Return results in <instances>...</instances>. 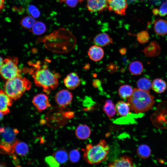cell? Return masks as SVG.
<instances>
[{"instance_id": "cell-12", "label": "cell", "mask_w": 167, "mask_h": 167, "mask_svg": "<svg viewBox=\"0 0 167 167\" xmlns=\"http://www.w3.org/2000/svg\"><path fill=\"white\" fill-rule=\"evenodd\" d=\"M13 103V100L9 97L4 91L0 89V111L4 115L10 112L9 107Z\"/></svg>"}, {"instance_id": "cell-7", "label": "cell", "mask_w": 167, "mask_h": 167, "mask_svg": "<svg viewBox=\"0 0 167 167\" xmlns=\"http://www.w3.org/2000/svg\"><path fill=\"white\" fill-rule=\"evenodd\" d=\"M108 9L117 14L123 15L126 14L127 7L126 0H108Z\"/></svg>"}, {"instance_id": "cell-30", "label": "cell", "mask_w": 167, "mask_h": 167, "mask_svg": "<svg viewBox=\"0 0 167 167\" xmlns=\"http://www.w3.org/2000/svg\"><path fill=\"white\" fill-rule=\"evenodd\" d=\"M137 41L141 44H144L148 41L149 35L147 31H143L135 35Z\"/></svg>"}, {"instance_id": "cell-25", "label": "cell", "mask_w": 167, "mask_h": 167, "mask_svg": "<svg viewBox=\"0 0 167 167\" xmlns=\"http://www.w3.org/2000/svg\"><path fill=\"white\" fill-rule=\"evenodd\" d=\"M137 153L140 158L145 159L150 156L151 154V150L147 145L144 144H141L138 147Z\"/></svg>"}, {"instance_id": "cell-42", "label": "cell", "mask_w": 167, "mask_h": 167, "mask_svg": "<svg viewBox=\"0 0 167 167\" xmlns=\"http://www.w3.org/2000/svg\"><path fill=\"white\" fill-rule=\"evenodd\" d=\"M3 115V113L0 111V120L2 119Z\"/></svg>"}, {"instance_id": "cell-38", "label": "cell", "mask_w": 167, "mask_h": 167, "mask_svg": "<svg viewBox=\"0 0 167 167\" xmlns=\"http://www.w3.org/2000/svg\"><path fill=\"white\" fill-rule=\"evenodd\" d=\"M5 0H0V11L2 10L4 7Z\"/></svg>"}, {"instance_id": "cell-34", "label": "cell", "mask_w": 167, "mask_h": 167, "mask_svg": "<svg viewBox=\"0 0 167 167\" xmlns=\"http://www.w3.org/2000/svg\"><path fill=\"white\" fill-rule=\"evenodd\" d=\"M158 15L161 16L167 15V0L164 2L158 9Z\"/></svg>"}, {"instance_id": "cell-32", "label": "cell", "mask_w": 167, "mask_h": 167, "mask_svg": "<svg viewBox=\"0 0 167 167\" xmlns=\"http://www.w3.org/2000/svg\"><path fill=\"white\" fill-rule=\"evenodd\" d=\"M69 156L70 160L72 162H76L80 159V154L79 152L77 149H73L70 151Z\"/></svg>"}, {"instance_id": "cell-10", "label": "cell", "mask_w": 167, "mask_h": 167, "mask_svg": "<svg viewBox=\"0 0 167 167\" xmlns=\"http://www.w3.org/2000/svg\"><path fill=\"white\" fill-rule=\"evenodd\" d=\"M87 7L92 12H100L108 8V0H87Z\"/></svg>"}, {"instance_id": "cell-45", "label": "cell", "mask_w": 167, "mask_h": 167, "mask_svg": "<svg viewBox=\"0 0 167 167\" xmlns=\"http://www.w3.org/2000/svg\"></svg>"}, {"instance_id": "cell-35", "label": "cell", "mask_w": 167, "mask_h": 167, "mask_svg": "<svg viewBox=\"0 0 167 167\" xmlns=\"http://www.w3.org/2000/svg\"><path fill=\"white\" fill-rule=\"evenodd\" d=\"M78 0H58L61 2H64L66 5L70 7H75L77 4Z\"/></svg>"}, {"instance_id": "cell-29", "label": "cell", "mask_w": 167, "mask_h": 167, "mask_svg": "<svg viewBox=\"0 0 167 167\" xmlns=\"http://www.w3.org/2000/svg\"><path fill=\"white\" fill-rule=\"evenodd\" d=\"M36 22L34 18L30 16L24 17L21 20V24L23 28L25 29H30L32 27Z\"/></svg>"}, {"instance_id": "cell-43", "label": "cell", "mask_w": 167, "mask_h": 167, "mask_svg": "<svg viewBox=\"0 0 167 167\" xmlns=\"http://www.w3.org/2000/svg\"><path fill=\"white\" fill-rule=\"evenodd\" d=\"M0 167H5V166L2 164L0 163Z\"/></svg>"}, {"instance_id": "cell-37", "label": "cell", "mask_w": 167, "mask_h": 167, "mask_svg": "<svg viewBox=\"0 0 167 167\" xmlns=\"http://www.w3.org/2000/svg\"><path fill=\"white\" fill-rule=\"evenodd\" d=\"M101 84V82L99 79H95L93 81L92 85L95 87L97 88L100 86Z\"/></svg>"}, {"instance_id": "cell-41", "label": "cell", "mask_w": 167, "mask_h": 167, "mask_svg": "<svg viewBox=\"0 0 167 167\" xmlns=\"http://www.w3.org/2000/svg\"><path fill=\"white\" fill-rule=\"evenodd\" d=\"M3 60L2 58L0 57V68L2 66V65L3 64Z\"/></svg>"}, {"instance_id": "cell-40", "label": "cell", "mask_w": 167, "mask_h": 167, "mask_svg": "<svg viewBox=\"0 0 167 167\" xmlns=\"http://www.w3.org/2000/svg\"><path fill=\"white\" fill-rule=\"evenodd\" d=\"M153 13L155 15H158V9L156 8H154L152 10Z\"/></svg>"}, {"instance_id": "cell-26", "label": "cell", "mask_w": 167, "mask_h": 167, "mask_svg": "<svg viewBox=\"0 0 167 167\" xmlns=\"http://www.w3.org/2000/svg\"><path fill=\"white\" fill-rule=\"evenodd\" d=\"M54 157L59 163L62 164L67 161L68 156L65 150L60 149L54 153Z\"/></svg>"}, {"instance_id": "cell-11", "label": "cell", "mask_w": 167, "mask_h": 167, "mask_svg": "<svg viewBox=\"0 0 167 167\" xmlns=\"http://www.w3.org/2000/svg\"><path fill=\"white\" fill-rule=\"evenodd\" d=\"M63 81L65 85L68 89L73 90L79 86L81 80L76 72H72L66 75Z\"/></svg>"}, {"instance_id": "cell-9", "label": "cell", "mask_w": 167, "mask_h": 167, "mask_svg": "<svg viewBox=\"0 0 167 167\" xmlns=\"http://www.w3.org/2000/svg\"><path fill=\"white\" fill-rule=\"evenodd\" d=\"M32 102L36 109L40 112L51 106L48 96L43 93L36 95L32 99Z\"/></svg>"}, {"instance_id": "cell-1", "label": "cell", "mask_w": 167, "mask_h": 167, "mask_svg": "<svg viewBox=\"0 0 167 167\" xmlns=\"http://www.w3.org/2000/svg\"><path fill=\"white\" fill-rule=\"evenodd\" d=\"M28 64L31 67L25 68L23 71L31 75L37 86L41 87L48 94L57 87L60 76L59 74L51 71L47 65L39 61L29 62Z\"/></svg>"}, {"instance_id": "cell-28", "label": "cell", "mask_w": 167, "mask_h": 167, "mask_svg": "<svg viewBox=\"0 0 167 167\" xmlns=\"http://www.w3.org/2000/svg\"><path fill=\"white\" fill-rule=\"evenodd\" d=\"M32 33L36 35H40L43 34L46 30L45 24L43 22H36L32 28Z\"/></svg>"}, {"instance_id": "cell-44", "label": "cell", "mask_w": 167, "mask_h": 167, "mask_svg": "<svg viewBox=\"0 0 167 167\" xmlns=\"http://www.w3.org/2000/svg\"><path fill=\"white\" fill-rule=\"evenodd\" d=\"M80 2H81L82 1H83L84 0H78Z\"/></svg>"}, {"instance_id": "cell-5", "label": "cell", "mask_w": 167, "mask_h": 167, "mask_svg": "<svg viewBox=\"0 0 167 167\" xmlns=\"http://www.w3.org/2000/svg\"><path fill=\"white\" fill-rule=\"evenodd\" d=\"M19 133L16 129L9 127L0 129L1 139L0 140V150L4 153L11 154L14 152V143L17 140L16 136Z\"/></svg>"}, {"instance_id": "cell-17", "label": "cell", "mask_w": 167, "mask_h": 167, "mask_svg": "<svg viewBox=\"0 0 167 167\" xmlns=\"http://www.w3.org/2000/svg\"><path fill=\"white\" fill-rule=\"evenodd\" d=\"M91 134L90 127L85 124H81L78 126L75 131L76 137L81 139H85L88 138Z\"/></svg>"}, {"instance_id": "cell-15", "label": "cell", "mask_w": 167, "mask_h": 167, "mask_svg": "<svg viewBox=\"0 0 167 167\" xmlns=\"http://www.w3.org/2000/svg\"><path fill=\"white\" fill-rule=\"evenodd\" d=\"M95 45L100 46H105L113 43V39L106 33H101L96 35L93 40Z\"/></svg>"}, {"instance_id": "cell-14", "label": "cell", "mask_w": 167, "mask_h": 167, "mask_svg": "<svg viewBox=\"0 0 167 167\" xmlns=\"http://www.w3.org/2000/svg\"><path fill=\"white\" fill-rule=\"evenodd\" d=\"M88 53L90 58L95 62L101 60L104 55L103 49L100 46L96 45L91 46L89 48Z\"/></svg>"}, {"instance_id": "cell-27", "label": "cell", "mask_w": 167, "mask_h": 167, "mask_svg": "<svg viewBox=\"0 0 167 167\" xmlns=\"http://www.w3.org/2000/svg\"><path fill=\"white\" fill-rule=\"evenodd\" d=\"M152 83L151 81L146 78H142L137 81V85L138 89L149 91L152 88Z\"/></svg>"}, {"instance_id": "cell-18", "label": "cell", "mask_w": 167, "mask_h": 167, "mask_svg": "<svg viewBox=\"0 0 167 167\" xmlns=\"http://www.w3.org/2000/svg\"><path fill=\"white\" fill-rule=\"evenodd\" d=\"M152 88L156 93H162L167 89V84L165 81L162 79H155L152 83Z\"/></svg>"}, {"instance_id": "cell-21", "label": "cell", "mask_w": 167, "mask_h": 167, "mask_svg": "<svg viewBox=\"0 0 167 167\" xmlns=\"http://www.w3.org/2000/svg\"><path fill=\"white\" fill-rule=\"evenodd\" d=\"M116 111L121 116H126L130 112V108L128 104L123 101H119L116 104Z\"/></svg>"}, {"instance_id": "cell-22", "label": "cell", "mask_w": 167, "mask_h": 167, "mask_svg": "<svg viewBox=\"0 0 167 167\" xmlns=\"http://www.w3.org/2000/svg\"><path fill=\"white\" fill-rule=\"evenodd\" d=\"M143 66L142 63L139 61H135L131 62L129 65V70L133 75H140L143 71Z\"/></svg>"}, {"instance_id": "cell-39", "label": "cell", "mask_w": 167, "mask_h": 167, "mask_svg": "<svg viewBox=\"0 0 167 167\" xmlns=\"http://www.w3.org/2000/svg\"><path fill=\"white\" fill-rule=\"evenodd\" d=\"M126 52V49L125 48H123L119 50L120 53L122 55L125 54Z\"/></svg>"}, {"instance_id": "cell-23", "label": "cell", "mask_w": 167, "mask_h": 167, "mask_svg": "<svg viewBox=\"0 0 167 167\" xmlns=\"http://www.w3.org/2000/svg\"><path fill=\"white\" fill-rule=\"evenodd\" d=\"M133 89L130 85H123L118 89V92L120 97L123 99L128 98L132 95Z\"/></svg>"}, {"instance_id": "cell-6", "label": "cell", "mask_w": 167, "mask_h": 167, "mask_svg": "<svg viewBox=\"0 0 167 167\" xmlns=\"http://www.w3.org/2000/svg\"><path fill=\"white\" fill-rule=\"evenodd\" d=\"M18 62L16 57H9L3 60L0 68V75L3 79L7 80L22 77L21 71L17 66Z\"/></svg>"}, {"instance_id": "cell-8", "label": "cell", "mask_w": 167, "mask_h": 167, "mask_svg": "<svg viewBox=\"0 0 167 167\" xmlns=\"http://www.w3.org/2000/svg\"><path fill=\"white\" fill-rule=\"evenodd\" d=\"M55 99L59 106L64 107L71 103L73 99V95L71 92L68 90L62 89L56 94Z\"/></svg>"}, {"instance_id": "cell-36", "label": "cell", "mask_w": 167, "mask_h": 167, "mask_svg": "<svg viewBox=\"0 0 167 167\" xmlns=\"http://www.w3.org/2000/svg\"><path fill=\"white\" fill-rule=\"evenodd\" d=\"M107 70L110 73H113L117 70V66L113 63H110L106 67Z\"/></svg>"}, {"instance_id": "cell-31", "label": "cell", "mask_w": 167, "mask_h": 167, "mask_svg": "<svg viewBox=\"0 0 167 167\" xmlns=\"http://www.w3.org/2000/svg\"><path fill=\"white\" fill-rule=\"evenodd\" d=\"M27 11L29 14L34 18H37L40 15V12L39 10L33 5H30L27 8Z\"/></svg>"}, {"instance_id": "cell-3", "label": "cell", "mask_w": 167, "mask_h": 167, "mask_svg": "<svg viewBox=\"0 0 167 167\" xmlns=\"http://www.w3.org/2000/svg\"><path fill=\"white\" fill-rule=\"evenodd\" d=\"M82 150L85 161L89 164L94 165L107 160L110 148L105 141L102 139L96 144H87Z\"/></svg>"}, {"instance_id": "cell-13", "label": "cell", "mask_w": 167, "mask_h": 167, "mask_svg": "<svg viewBox=\"0 0 167 167\" xmlns=\"http://www.w3.org/2000/svg\"><path fill=\"white\" fill-rule=\"evenodd\" d=\"M108 167H135L132 159L127 156H123L110 163Z\"/></svg>"}, {"instance_id": "cell-2", "label": "cell", "mask_w": 167, "mask_h": 167, "mask_svg": "<svg viewBox=\"0 0 167 167\" xmlns=\"http://www.w3.org/2000/svg\"><path fill=\"white\" fill-rule=\"evenodd\" d=\"M154 99L149 91L135 88L128 98L127 103L131 110L139 113L151 109L155 103Z\"/></svg>"}, {"instance_id": "cell-19", "label": "cell", "mask_w": 167, "mask_h": 167, "mask_svg": "<svg viewBox=\"0 0 167 167\" xmlns=\"http://www.w3.org/2000/svg\"><path fill=\"white\" fill-rule=\"evenodd\" d=\"M154 29L155 32L160 36L167 34V21L163 19H159L155 23Z\"/></svg>"}, {"instance_id": "cell-24", "label": "cell", "mask_w": 167, "mask_h": 167, "mask_svg": "<svg viewBox=\"0 0 167 167\" xmlns=\"http://www.w3.org/2000/svg\"><path fill=\"white\" fill-rule=\"evenodd\" d=\"M103 109L105 113L109 118L113 116L116 112L114 104L110 100L105 101Z\"/></svg>"}, {"instance_id": "cell-20", "label": "cell", "mask_w": 167, "mask_h": 167, "mask_svg": "<svg viewBox=\"0 0 167 167\" xmlns=\"http://www.w3.org/2000/svg\"><path fill=\"white\" fill-rule=\"evenodd\" d=\"M14 150L18 155L24 156L28 153L29 147L25 142L17 140L14 144Z\"/></svg>"}, {"instance_id": "cell-16", "label": "cell", "mask_w": 167, "mask_h": 167, "mask_svg": "<svg viewBox=\"0 0 167 167\" xmlns=\"http://www.w3.org/2000/svg\"><path fill=\"white\" fill-rule=\"evenodd\" d=\"M147 57L156 56L160 52V48L158 43L155 41L151 42L149 45L142 51Z\"/></svg>"}, {"instance_id": "cell-33", "label": "cell", "mask_w": 167, "mask_h": 167, "mask_svg": "<svg viewBox=\"0 0 167 167\" xmlns=\"http://www.w3.org/2000/svg\"><path fill=\"white\" fill-rule=\"evenodd\" d=\"M45 161L49 167H59V163L53 156H49L45 159Z\"/></svg>"}, {"instance_id": "cell-4", "label": "cell", "mask_w": 167, "mask_h": 167, "mask_svg": "<svg viewBox=\"0 0 167 167\" xmlns=\"http://www.w3.org/2000/svg\"><path fill=\"white\" fill-rule=\"evenodd\" d=\"M30 81L26 78L17 77L6 80L4 91L13 100H16L22 96L31 87Z\"/></svg>"}]
</instances>
